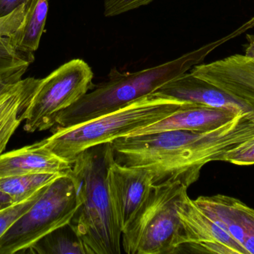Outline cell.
I'll list each match as a JSON object with an SVG mask.
<instances>
[{"mask_svg":"<svg viewBox=\"0 0 254 254\" xmlns=\"http://www.w3.org/2000/svg\"><path fill=\"white\" fill-rule=\"evenodd\" d=\"M40 80L30 77L0 84V155L23 121L22 116Z\"/></svg>","mask_w":254,"mask_h":254,"instance_id":"obj_15","label":"cell"},{"mask_svg":"<svg viewBox=\"0 0 254 254\" xmlns=\"http://www.w3.org/2000/svg\"><path fill=\"white\" fill-rule=\"evenodd\" d=\"M221 161L240 167L254 165V137L228 151Z\"/></svg>","mask_w":254,"mask_h":254,"instance_id":"obj_21","label":"cell"},{"mask_svg":"<svg viewBox=\"0 0 254 254\" xmlns=\"http://www.w3.org/2000/svg\"><path fill=\"white\" fill-rule=\"evenodd\" d=\"M241 111L189 104L158 122L131 133L128 136L143 135L174 130L210 131L234 119Z\"/></svg>","mask_w":254,"mask_h":254,"instance_id":"obj_13","label":"cell"},{"mask_svg":"<svg viewBox=\"0 0 254 254\" xmlns=\"http://www.w3.org/2000/svg\"><path fill=\"white\" fill-rule=\"evenodd\" d=\"M244 55L198 64L190 73L254 109V35H248Z\"/></svg>","mask_w":254,"mask_h":254,"instance_id":"obj_8","label":"cell"},{"mask_svg":"<svg viewBox=\"0 0 254 254\" xmlns=\"http://www.w3.org/2000/svg\"><path fill=\"white\" fill-rule=\"evenodd\" d=\"M155 92L198 105L228 109L237 112L252 109L191 73H184L170 81Z\"/></svg>","mask_w":254,"mask_h":254,"instance_id":"obj_14","label":"cell"},{"mask_svg":"<svg viewBox=\"0 0 254 254\" xmlns=\"http://www.w3.org/2000/svg\"><path fill=\"white\" fill-rule=\"evenodd\" d=\"M28 1L29 0H0V18L10 14Z\"/></svg>","mask_w":254,"mask_h":254,"instance_id":"obj_23","label":"cell"},{"mask_svg":"<svg viewBox=\"0 0 254 254\" xmlns=\"http://www.w3.org/2000/svg\"><path fill=\"white\" fill-rule=\"evenodd\" d=\"M64 230L63 227L51 233L28 252L34 254H86L83 243L71 228L68 231Z\"/></svg>","mask_w":254,"mask_h":254,"instance_id":"obj_18","label":"cell"},{"mask_svg":"<svg viewBox=\"0 0 254 254\" xmlns=\"http://www.w3.org/2000/svg\"><path fill=\"white\" fill-rule=\"evenodd\" d=\"M188 188L179 182L153 185L132 222L122 233L127 254H176L182 252V230L176 203Z\"/></svg>","mask_w":254,"mask_h":254,"instance_id":"obj_5","label":"cell"},{"mask_svg":"<svg viewBox=\"0 0 254 254\" xmlns=\"http://www.w3.org/2000/svg\"><path fill=\"white\" fill-rule=\"evenodd\" d=\"M222 40L206 45L173 61L135 73L113 68L108 80L95 85L90 92L58 114L56 124L68 128L112 113L149 94L203 61Z\"/></svg>","mask_w":254,"mask_h":254,"instance_id":"obj_3","label":"cell"},{"mask_svg":"<svg viewBox=\"0 0 254 254\" xmlns=\"http://www.w3.org/2000/svg\"><path fill=\"white\" fill-rule=\"evenodd\" d=\"M48 11V0H29L22 22L7 38L15 50L33 55V52L38 49Z\"/></svg>","mask_w":254,"mask_h":254,"instance_id":"obj_16","label":"cell"},{"mask_svg":"<svg viewBox=\"0 0 254 254\" xmlns=\"http://www.w3.org/2000/svg\"><path fill=\"white\" fill-rule=\"evenodd\" d=\"M46 186L39 189L28 199L11 204L9 207L0 210V238L14 224L16 221H17L22 215L25 214L35 204L36 201L39 199V198L44 192Z\"/></svg>","mask_w":254,"mask_h":254,"instance_id":"obj_20","label":"cell"},{"mask_svg":"<svg viewBox=\"0 0 254 254\" xmlns=\"http://www.w3.org/2000/svg\"><path fill=\"white\" fill-rule=\"evenodd\" d=\"M72 164L51 152L44 140L0 155V178L51 173L68 174Z\"/></svg>","mask_w":254,"mask_h":254,"instance_id":"obj_12","label":"cell"},{"mask_svg":"<svg viewBox=\"0 0 254 254\" xmlns=\"http://www.w3.org/2000/svg\"><path fill=\"white\" fill-rule=\"evenodd\" d=\"M182 225V250L200 254H248L247 252L203 213L188 195L182 193L176 203Z\"/></svg>","mask_w":254,"mask_h":254,"instance_id":"obj_9","label":"cell"},{"mask_svg":"<svg viewBox=\"0 0 254 254\" xmlns=\"http://www.w3.org/2000/svg\"><path fill=\"white\" fill-rule=\"evenodd\" d=\"M2 210V209H0V210Z\"/></svg>","mask_w":254,"mask_h":254,"instance_id":"obj_25","label":"cell"},{"mask_svg":"<svg viewBox=\"0 0 254 254\" xmlns=\"http://www.w3.org/2000/svg\"><path fill=\"white\" fill-rule=\"evenodd\" d=\"M78 208L75 183L61 174L0 238V254L26 252L51 233L69 225Z\"/></svg>","mask_w":254,"mask_h":254,"instance_id":"obj_6","label":"cell"},{"mask_svg":"<svg viewBox=\"0 0 254 254\" xmlns=\"http://www.w3.org/2000/svg\"><path fill=\"white\" fill-rule=\"evenodd\" d=\"M114 160L111 143L83 151L74 160L69 174L77 189L78 208L69 223L86 254H120L122 231L107 184Z\"/></svg>","mask_w":254,"mask_h":254,"instance_id":"obj_2","label":"cell"},{"mask_svg":"<svg viewBox=\"0 0 254 254\" xmlns=\"http://www.w3.org/2000/svg\"><path fill=\"white\" fill-rule=\"evenodd\" d=\"M193 201L248 254H254V209L240 200L225 195L200 196Z\"/></svg>","mask_w":254,"mask_h":254,"instance_id":"obj_11","label":"cell"},{"mask_svg":"<svg viewBox=\"0 0 254 254\" xmlns=\"http://www.w3.org/2000/svg\"><path fill=\"white\" fill-rule=\"evenodd\" d=\"M13 204L10 197L0 189V209L6 208Z\"/></svg>","mask_w":254,"mask_h":254,"instance_id":"obj_24","label":"cell"},{"mask_svg":"<svg viewBox=\"0 0 254 254\" xmlns=\"http://www.w3.org/2000/svg\"><path fill=\"white\" fill-rule=\"evenodd\" d=\"M153 0H104V14L107 17L118 16L142 6L147 5Z\"/></svg>","mask_w":254,"mask_h":254,"instance_id":"obj_22","label":"cell"},{"mask_svg":"<svg viewBox=\"0 0 254 254\" xmlns=\"http://www.w3.org/2000/svg\"><path fill=\"white\" fill-rule=\"evenodd\" d=\"M189 104H192L153 92L92 120L68 128L58 126L43 140L51 152L73 164L83 151L127 137Z\"/></svg>","mask_w":254,"mask_h":254,"instance_id":"obj_4","label":"cell"},{"mask_svg":"<svg viewBox=\"0 0 254 254\" xmlns=\"http://www.w3.org/2000/svg\"><path fill=\"white\" fill-rule=\"evenodd\" d=\"M59 175L61 174L39 173L3 177L0 178V189L10 197L13 204H16L28 199Z\"/></svg>","mask_w":254,"mask_h":254,"instance_id":"obj_17","label":"cell"},{"mask_svg":"<svg viewBox=\"0 0 254 254\" xmlns=\"http://www.w3.org/2000/svg\"><path fill=\"white\" fill-rule=\"evenodd\" d=\"M107 184L123 233L149 197L153 186L152 177L146 169L121 165L113 160L108 169Z\"/></svg>","mask_w":254,"mask_h":254,"instance_id":"obj_10","label":"cell"},{"mask_svg":"<svg viewBox=\"0 0 254 254\" xmlns=\"http://www.w3.org/2000/svg\"><path fill=\"white\" fill-rule=\"evenodd\" d=\"M93 72L82 59L63 64L40 80L22 116L24 130L34 133L56 125L58 114L93 89Z\"/></svg>","mask_w":254,"mask_h":254,"instance_id":"obj_7","label":"cell"},{"mask_svg":"<svg viewBox=\"0 0 254 254\" xmlns=\"http://www.w3.org/2000/svg\"><path fill=\"white\" fill-rule=\"evenodd\" d=\"M33 60L32 55L17 52L7 38L0 37V83H10L22 79Z\"/></svg>","mask_w":254,"mask_h":254,"instance_id":"obj_19","label":"cell"},{"mask_svg":"<svg viewBox=\"0 0 254 254\" xmlns=\"http://www.w3.org/2000/svg\"><path fill=\"white\" fill-rule=\"evenodd\" d=\"M254 137V109L207 131L174 130L121 137L112 142L118 164L147 169L153 185L179 182L186 187L199 178L201 169L221 161L228 151Z\"/></svg>","mask_w":254,"mask_h":254,"instance_id":"obj_1","label":"cell"}]
</instances>
